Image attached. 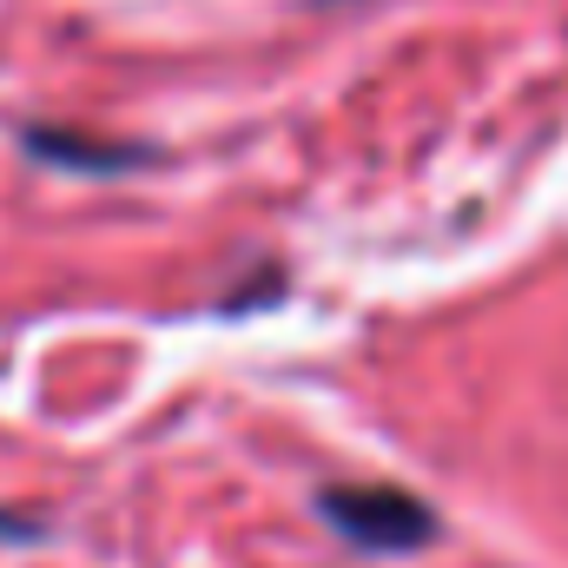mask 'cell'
I'll use <instances>...</instances> for the list:
<instances>
[{"instance_id":"7a4b0ae2","label":"cell","mask_w":568,"mask_h":568,"mask_svg":"<svg viewBox=\"0 0 568 568\" xmlns=\"http://www.w3.org/2000/svg\"><path fill=\"white\" fill-rule=\"evenodd\" d=\"M27 145H33V159H53V165H93V172H126V165H140L145 159L140 145H100V140H80V133H47V126H33Z\"/></svg>"},{"instance_id":"6da1fadb","label":"cell","mask_w":568,"mask_h":568,"mask_svg":"<svg viewBox=\"0 0 568 568\" xmlns=\"http://www.w3.org/2000/svg\"><path fill=\"white\" fill-rule=\"evenodd\" d=\"M317 516L357 549V556H410L436 536V509L397 483H324Z\"/></svg>"}]
</instances>
